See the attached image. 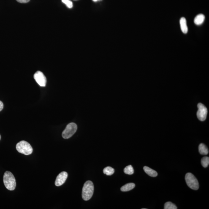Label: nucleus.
Instances as JSON below:
<instances>
[{
  "label": "nucleus",
  "instance_id": "1",
  "mask_svg": "<svg viewBox=\"0 0 209 209\" xmlns=\"http://www.w3.org/2000/svg\"><path fill=\"white\" fill-rule=\"evenodd\" d=\"M3 182L6 188L10 191H13L16 187V181L13 174L9 171L5 172Z\"/></svg>",
  "mask_w": 209,
  "mask_h": 209
},
{
  "label": "nucleus",
  "instance_id": "2",
  "mask_svg": "<svg viewBox=\"0 0 209 209\" xmlns=\"http://www.w3.org/2000/svg\"><path fill=\"white\" fill-rule=\"evenodd\" d=\"M94 185L91 181H87L84 183L82 189V196L83 200L88 201L92 197L94 192Z\"/></svg>",
  "mask_w": 209,
  "mask_h": 209
},
{
  "label": "nucleus",
  "instance_id": "3",
  "mask_svg": "<svg viewBox=\"0 0 209 209\" xmlns=\"http://www.w3.org/2000/svg\"><path fill=\"white\" fill-rule=\"evenodd\" d=\"M16 149L18 152L28 156L32 153L33 149L30 143L25 141H21L17 144Z\"/></svg>",
  "mask_w": 209,
  "mask_h": 209
},
{
  "label": "nucleus",
  "instance_id": "4",
  "mask_svg": "<svg viewBox=\"0 0 209 209\" xmlns=\"http://www.w3.org/2000/svg\"><path fill=\"white\" fill-rule=\"evenodd\" d=\"M185 180L188 186L191 189L197 190L199 188L198 181L196 177L191 173H188L185 176Z\"/></svg>",
  "mask_w": 209,
  "mask_h": 209
},
{
  "label": "nucleus",
  "instance_id": "5",
  "mask_svg": "<svg viewBox=\"0 0 209 209\" xmlns=\"http://www.w3.org/2000/svg\"><path fill=\"white\" fill-rule=\"evenodd\" d=\"M77 125L74 123H69L66 129L63 131L62 137L63 138L67 139L70 138L75 133L77 130Z\"/></svg>",
  "mask_w": 209,
  "mask_h": 209
},
{
  "label": "nucleus",
  "instance_id": "6",
  "mask_svg": "<svg viewBox=\"0 0 209 209\" xmlns=\"http://www.w3.org/2000/svg\"><path fill=\"white\" fill-rule=\"evenodd\" d=\"M198 110L197 113V118L202 121H205L206 119L208 110L203 104L199 103L197 104Z\"/></svg>",
  "mask_w": 209,
  "mask_h": 209
},
{
  "label": "nucleus",
  "instance_id": "7",
  "mask_svg": "<svg viewBox=\"0 0 209 209\" xmlns=\"http://www.w3.org/2000/svg\"><path fill=\"white\" fill-rule=\"evenodd\" d=\"M34 78L36 83L40 86L45 87L47 83V79L43 72L38 71L35 73Z\"/></svg>",
  "mask_w": 209,
  "mask_h": 209
},
{
  "label": "nucleus",
  "instance_id": "8",
  "mask_svg": "<svg viewBox=\"0 0 209 209\" xmlns=\"http://www.w3.org/2000/svg\"><path fill=\"white\" fill-rule=\"evenodd\" d=\"M68 174L66 172H63L60 173L57 176L55 181V185L60 186L64 184L67 178Z\"/></svg>",
  "mask_w": 209,
  "mask_h": 209
},
{
  "label": "nucleus",
  "instance_id": "9",
  "mask_svg": "<svg viewBox=\"0 0 209 209\" xmlns=\"http://www.w3.org/2000/svg\"><path fill=\"white\" fill-rule=\"evenodd\" d=\"M180 24L181 30L183 34H186L188 32V28L187 25V21L186 18L182 17L180 19Z\"/></svg>",
  "mask_w": 209,
  "mask_h": 209
},
{
  "label": "nucleus",
  "instance_id": "10",
  "mask_svg": "<svg viewBox=\"0 0 209 209\" xmlns=\"http://www.w3.org/2000/svg\"><path fill=\"white\" fill-rule=\"evenodd\" d=\"M205 16L203 14H200L196 16L194 19V23L196 25H200L203 23L205 20Z\"/></svg>",
  "mask_w": 209,
  "mask_h": 209
},
{
  "label": "nucleus",
  "instance_id": "11",
  "mask_svg": "<svg viewBox=\"0 0 209 209\" xmlns=\"http://www.w3.org/2000/svg\"><path fill=\"white\" fill-rule=\"evenodd\" d=\"M144 171L148 175L152 177H156L158 175L157 172L156 170L150 168V167L145 166L143 168Z\"/></svg>",
  "mask_w": 209,
  "mask_h": 209
},
{
  "label": "nucleus",
  "instance_id": "12",
  "mask_svg": "<svg viewBox=\"0 0 209 209\" xmlns=\"http://www.w3.org/2000/svg\"><path fill=\"white\" fill-rule=\"evenodd\" d=\"M199 151L201 155H207L208 154L209 150L208 148L205 144L201 143L199 146Z\"/></svg>",
  "mask_w": 209,
  "mask_h": 209
},
{
  "label": "nucleus",
  "instance_id": "13",
  "mask_svg": "<svg viewBox=\"0 0 209 209\" xmlns=\"http://www.w3.org/2000/svg\"><path fill=\"white\" fill-rule=\"evenodd\" d=\"M135 184L134 183H130L124 185L121 188V191L123 192L129 191L133 189L135 187Z\"/></svg>",
  "mask_w": 209,
  "mask_h": 209
},
{
  "label": "nucleus",
  "instance_id": "14",
  "mask_svg": "<svg viewBox=\"0 0 209 209\" xmlns=\"http://www.w3.org/2000/svg\"><path fill=\"white\" fill-rule=\"evenodd\" d=\"M114 172V169L110 167H106L103 170L104 173L107 175H111Z\"/></svg>",
  "mask_w": 209,
  "mask_h": 209
},
{
  "label": "nucleus",
  "instance_id": "15",
  "mask_svg": "<svg viewBox=\"0 0 209 209\" xmlns=\"http://www.w3.org/2000/svg\"><path fill=\"white\" fill-rule=\"evenodd\" d=\"M123 171L125 174L128 175H132L134 173L133 168L131 165H128L125 167Z\"/></svg>",
  "mask_w": 209,
  "mask_h": 209
},
{
  "label": "nucleus",
  "instance_id": "16",
  "mask_svg": "<svg viewBox=\"0 0 209 209\" xmlns=\"http://www.w3.org/2000/svg\"><path fill=\"white\" fill-rule=\"evenodd\" d=\"M164 209H177V208L175 204L170 202H166L164 205Z\"/></svg>",
  "mask_w": 209,
  "mask_h": 209
},
{
  "label": "nucleus",
  "instance_id": "17",
  "mask_svg": "<svg viewBox=\"0 0 209 209\" xmlns=\"http://www.w3.org/2000/svg\"><path fill=\"white\" fill-rule=\"evenodd\" d=\"M201 164L204 167H208L209 164V158L208 157L205 156L202 158L201 160Z\"/></svg>",
  "mask_w": 209,
  "mask_h": 209
},
{
  "label": "nucleus",
  "instance_id": "18",
  "mask_svg": "<svg viewBox=\"0 0 209 209\" xmlns=\"http://www.w3.org/2000/svg\"><path fill=\"white\" fill-rule=\"evenodd\" d=\"M62 1L69 8H71L73 7V4L72 2L70 0H62Z\"/></svg>",
  "mask_w": 209,
  "mask_h": 209
},
{
  "label": "nucleus",
  "instance_id": "19",
  "mask_svg": "<svg viewBox=\"0 0 209 209\" xmlns=\"http://www.w3.org/2000/svg\"><path fill=\"white\" fill-rule=\"evenodd\" d=\"M18 2L21 3H26L29 2L30 0H16Z\"/></svg>",
  "mask_w": 209,
  "mask_h": 209
},
{
  "label": "nucleus",
  "instance_id": "20",
  "mask_svg": "<svg viewBox=\"0 0 209 209\" xmlns=\"http://www.w3.org/2000/svg\"><path fill=\"white\" fill-rule=\"evenodd\" d=\"M3 107H4V104H3V103L1 101H0V112L2 110Z\"/></svg>",
  "mask_w": 209,
  "mask_h": 209
},
{
  "label": "nucleus",
  "instance_id": "21",
  "mask_svg": "<svg viewBox=\"0 0 209 209\" xmlns=\"http://www.w3.org/2000/svg\"><path fill=\"white\" fill-rule=\"evenodd\" d=\"M92 1L94 2H97L98 1H102V0H92Z\"/></svg>",
  "mask_w": 209,
  "mask_h": 209
},
{
  "label": "nucleus",
  "instance_id": "22",
  "mask_svg": "<svg viewBox=\"0 0 209 209\" xmlns=\"http://www.w3.org/2000/svg\"><path fill=\"white\" fill-rule=\"evenodd\" d=\"M1 135H0V140H1Z\"/></svg>",
  "mask_w": 209,
  "mask_h": 209
},
{
  "label": "nucleus",
  "instance_id": "23",
  "mask_svg": "<svg viewBox=\"0 0 209 209\" xmlns=\"http://www.w3.org/2000/svg\"><path fill=\"white\" fill-rule=\"evenodd\" d=\"M142 209H146V208H142Z\"/></svg>",
  "mask_w": 209,
  "mask_h": 209
},
{
  "label": "nucleus",
  "instance_id": "24",
  "mask_svg": "<svg viewBox=\"0 0 209 209\" xmlns=\"http://www.w3.org/2000/svg\"><path fill=\"white\" fill-rule=\"evenodd\" d=\"M74 1H76V0H74Z\"/></svg>",
  "mask_w": 209,
  "mask_h": 209
}]
</instances>
